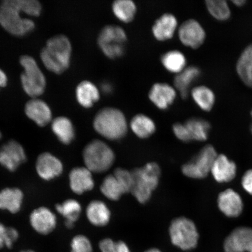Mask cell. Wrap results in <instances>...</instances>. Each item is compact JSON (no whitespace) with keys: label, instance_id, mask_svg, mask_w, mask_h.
<instances>
[{"label":"cell","instance_id":"cell-23","mask_svg":"<svg viewBox=\"0 0 252 252\" xmlns=\"http://www.w3.org/2000/svg\"><path fill=\"white\" fill-rule=\"evenodd\" d=\"M86 214L89 221L97 226L108 224L110 219V212L108 207L100 200L91 201L87 208Z\"/></svg>","mask_w":252,"mask_h":252},{"label":"cell","instance_id":"cell-27","mask_svg":"<svg viewBox=\"0 0 252 252\" xmlns=\"http://www.w3.org/2000/svg\"><path fill=\"white\" fill-rule=\"evenodd\" d=\"M56 209L64 217L66 227L69 229L74 227V222L78 220L82 210L80 203L74 199H68L56 205Z\"/></svg>","mask_w":252,"mask_h":252},{"label":"cell","instance_id":"cell-12","mask_svg":"<svg viewBox=\"0 0 252 252\" xmlns=\"http://www.w3.org/2000/svg\"><path fill=\"white\" fill-rule=\"evenodd\" d=\"M225 252H252V228H236L225 239Z\"/></svg>","mask_w":252,"mask_h":252},{"label":"cell","instance_id":"cell-21","mask_svg":"<svg viewBox=\"0 0 252 252\" xmlns=\"http://www.w3.org/2000/svg\"><path fill=\"white\" fill-rule=\"evenodd\" d=\"M178 27L177 19L171 14H163L158 19L153 27V33L157 40L171 39Z\"/></svg>","mask_w":252,"mask_h":252},{"label":"cell","instance_id":"cell-18","mask_svg":"<svg viewBox=\"0 0 252 252\" xmlns=\"http://www.w3.org/2000/svg\"><path fill=\"white\" fill-rule=\"evenodd\" d=\"M92 173L86 167H78L72 169L69 174L72 191L77 194H82L92 190L94 188Z\"/></svg>","mask_w":252,"mask_h":252},{"label":"cell","instance_id":"cell-5","mask_svg":"<svg viewBox=\"0 0 252 252\" xmlns=\"http://www.w3.org/2000/svg\"><path fill=\"white\" fill-rule=\"evenodd\" d=\"M83 158L86 168L91 172L102 173L111 168L115 156L105 142L94 140L85 147Z\"/></svg>","mask_w":252,"mask_h":252},{"label":"cell","instance_id":"cell-46","mask_svg":"<svg viewBox=\"0 0 252 252\" xmlns=\"http://www.w3.org/2000/svg\"><path fill=\"white\" fill-rule=\"evenodd\" d=\"M251 117L252 118V109L251 112ZM251 130L252 133V125L251 126Z\"/></svg>","mask_w":252,"mask_h":252},{"label":"cell","instance_id":"cell-40","mask_svg":"<svg viewBox=\"0 0 252 252\" xmlns=\"http://www.w3.org/2000/svg\"><path fill=\"white\" fill-rule=\"evenodd\" d=\"M242 185L248 193L252 195V169L245 172L242 177Z\"/></svg>","mask_w":252,"mask_h":252},{"label":"cell","instance_id":"cell-10","mask_svg":"<svg viewBox=\"0 0 252 252\" xmlns=\"http://www.w3.org/2000/svg\"><path fill=\"white\" fill-rule=\"evenodd\" d=\"M178 35L182 44L193 49L199 48L206 39V31L202 25L194 19L181 24L179 27Z\"/></svg>","mask_w":252,"mask_h":252},{"label":"cell","instance_id":"cell-37","mask_svg":"<svg viewBox=\"0 0 252 252\" xmlns=\"http://www.w3.org/2000/svg\"><path fill=\"white\" fill-rule=\"evenodd\" d=\"M71 252H93V246L86 236L79 235L72 239Z\"/></svg>","mask_w":252,"mask_h":252},{"label":"cell","instance_id":"cell-7","mask_svg":"<svg viewBox=\"0 0 252 252\" xmlns=\"http://www.w3.org/2000/svg\"><path fill=\"white\" fill-rule=\"evenodd\" d=\"M169 232L172 244L182 250H191L197 247L199 235L190 219L182 217L173 220Z\"/></svg>","mask_w":252,"mask_h":252},{"label":"cell","instance_id":"cell-33","mask_svg":"<svg viewBox=\"0 0 252 252\" xmlns=\"http://www.w3.org/2000/svg\"><path fill=\"white\" fill-rule=\"evenodd\" d=\"M113 13L120 21L130 23L136 13V5L131 0H117L112 5Z\"/></svg>","mask_w":252,"mask_h":252},{"label":"cell","instance_id":"cell-29","mask_svg":"<svg viewBox=\"0 0 252 252\" xmlns=\"http://www.w3.org/2000/svg\"><path fill=\"white\" fill-rule=\"evenodd\" d=\"M191 141H204L207 139L211 128L210 123L200 118H190L185 123Z\"/></svg>","mask_w":252,"mask_h":252},{"label":"cell","instance_id":"cell-24","mask_svg":"<svg viewBox=\"0 0 252 252\" xmlns=\"http://www.w3.org/2000/svg\"><path fill=\"white\" fill-rule=\"evenodd\" d=\"M75 94L78 102L86 108H91L100 98L98 89L88 81H84L78 84Z\"/></svg>","mask_w":252,"mask_h":252},{"label":"cell","instance_id":"cell-30","mask_svg":"<svg viewBox=\"0 0 252 252\" xmlns=\"http://www.w3.org/2000/svg\"><path fill=\"white\" fill-rule=\"evenodd\" d=\"M130 127L133 133L140 138H146L155 133V123L148 116L139 114L132 119Z\"/></svg>","mask_w":252,"mask_h":252},{"label":"cell","instance_id":"cell-26","mask_svg":"<svg viewBox=\"0 0 252 252\" xmlns=\"http://www.w3.org/2000/svg\"><path fill=\"white\" fill-rule=\"evenodd\" d=\"M53 133L63 144L67 145L73 141L75 130L70 120L66 117H58L53 120L52 124Z\"/></svg>","mask_w":252,"mask_h":252},{"label":"cell","instance_id":"cell-19","mask_svg":"<svg viewBox=\"0 0 252 252\" xmlns=\"http://www.w3.org/2000/svg\"><path fill=\"white\" fill-rule=\"evenodd\" d=\"M211 173L215 180L220 183L231 181L236 174V166L223 154L217 156L214 160Z\"/></svg>","mask_w":252,"mask_h":252},{"label":"cell","instance_id":"cell-42","mask_svg":"<svg viewBox=\"0 0 252 252\" xmlns=\"http://www.w3.org/2000/svg\"><path fill=\"white\" fill-rule=\"evenodd\" d=\"M231 2L236 6V7H242V6H244L246 3H247L246 0H234V1H231Z\"/></svg>","mask_w":252,"mask_h":252},{"label":"cell","instance_id":"cell-8","mask_svg":"<svg viewBox=\"0 0 252 252\" xmlns=\"http://www.w3.org/2000/svg\"><path fill=\"white\" fill-rule=\"evenodd\" d=\"M127 35L122 28L107 25L99 34L97 43L105 56L110 59L121 57L125 53Z\"/></svg>","mask_w":252,"mask_h":252},{"label":"cell","instance_id":"cell-32","mask_svg":"<svg viewBox=\"0 0 252 252\" xmlns=\"http://www.w3.org/2000/svg\"><path fill=\"white\" fill-rule=\"evenodd\" d=\"M161 62L167 70L178 74L187 67V59L179 50H171L162 56Z\"/></svg>","mask_w":252,"mask_h":252},{"label":"cell","instance_id":"cell-16","mask_svg":"<svg viewBox=\"0 0 252 252\" xmlns=\"http://www.w3.org/2000/svg\"><path fill=\"white\" fill-rule=\"evenodd\" d=\"M218 206L220 212L226 216L237 217L241 215L244 204L240 195L229 189L219 194Z\"/></svg>","mask_w":252,"mask_h":252},{"label":"cell","instance_id":"cell-11","mask_svg":"<svg viewBox=\"0 0 252 252\" xmlns=\"http://www.w3.org/2000/svg\"><path fill=\"white\" fill-rule=\"evenodd\" d=\"M26 160L24 149L17 141H9L0 149V164L9 171H15Z\"/></svg>","mask_w":252,"mask_h":252},{"label":"cell","instance_id":"cell-9","mask_svg":"<svg viewBox=\"0 0 252 252\" xmlns=\"http://www.w3.org/2000/svg\"><path fill=\"white\" fill-rule=\"evenodd\" d=\"M217 156L215 149L211 145H207L193 159L182 166V173L190 178H205L211 172Z\"/></svg>","mask_w":252,"mask_h":252},{"label":"cell","instance_id":"cell-31","mask_svg":"<svg viewBox=\"0 0 252 252\" xmlns=\"http://www.w3.org/2000/svg\"><path fill=\"white\" fill-rule=\"evenodd\" d=\"M100 191L106 198L113 201L118 200L123 194L127 193L124 185L113 174L104 179L100 186Z\"/></svg>","mask_w":252,"mask_h":252},{"label":"cell","instance_id":"cell-3","mask_svg":"<svg viewBox=\"0 0 252 252\" xmlns=\"http://www.w3.org/2000/svg\"><path fill=\"white\" fill-rule=\"evenodd\" d=\"M94 130L110 140H117L125 136L127 124L121 110L113 108H103L97 112L94 121Z\"/></svg>","mask_w":252,"mask_h":252},{"label":"cell","instance_id":"cell-20","mask_svg":"<svg viewBox=\"0 0 252 252\" xmlns=\"http://www.w3.org/2000/svg\"><path fill=\"white\" fill-rule=\"evenodd\" d=\"M201 71L196 66H189L177 74L173 80L175 89L183 99H187L191 85L200 76Z\"/></svg>","mask_w":252,"mask_h":252},{"label":"cell","instance_id":"cell-28","mask_svg":"<svg viewBox=\"0 0 252 252\" xmlns=\"http://www.w3.org/2000/svg\"><path fill=\"white\" fill-rule=\"evenodd\" d=\"M191 94L194 102L204 111H211L215 105V94L211 88L207 86L194 87L191 91Z\"/></svg>","mask_w":252,"mask_h":252},{"label":"cell","instance_id":"cell-45","mask_svg":"<svg viewBox=\"0 0 252 252\" xmlns=\"http://www.w3.org/2000/svg\"><path fill=\"white\" fill-rule=\"evenodd\" d=\"M21 252H34L33 251H31V250H27V251H22Z\"/></svg>","mask_w":252,"mask_h":252},{"label":"cell","instance_id":"cell-44","mask_svg":"<svg viewBox=\"0 0 252 252\" xmlns=\"http://www.w3.org/2000/svg\"><path fill=\"white\" fill-rule=\"evenodd\" d=\"M144 252H162L161 251L158 250L157 248H152L150 249V250H147Z\"/></svg>","mask_w":252,"mask_h":252},{"label":"cell","instance_id":"cell-41","mask_svg":"<svg viewBox=\"0 0 252 252\" xmlns=\"http://www.w3.org/2000/svg\"><path fill=\"white\" fill-rule=\"evenodd\" d=\"M7 75L0 68V88L5 87L7 86Z\"/></svg>","mask_w":252,"mask_h":252},{"label":"cell","instance_id":"cell-1","mask_svg":"<svg viewBox=\"0 0 252 252\" xmlns=\"http://www.w3.org/2000/svg\"><path fill=\"white\" fill-rule=\"evenodd\" d=\"M42 5L36 0H6L0 5V25L12 35L23 36L31 32L35 24L21 14L39 17Z\"/></svg>","mask_w":252,"mask_h":252},{"label":"cell","instance_id":"cell-15","mask_svg":"<svg viewBox=\"0 0 252 252\" xmlns=\"http://www.w3.org/2000/svg\"><path fill=\"white\" fill-rule=\"evenodd\" d=\"M27 117L40 127H45L52 121V113L47 104L42 100L33 98L25 105Z\"/></svg>","mask_w":252,"mask_h":252},{"label":"cell","instance_id":"cell-36","mask_svg":"<svg viewBox=\"0 0 252 252\" xmlns=\"http://www.w3.org/2000/svg\"><path fill=\"white\" fill-rule=\"evenodd\" d=\"M99 248L101 252H131L124 242H116L110 238L104 239L100 241Z\"/></svg>","mask_w":252,"mask_h":252},{"label":"cell","instance_id":"cell-4","mask_svg":"<svg viewBox=\"0 0 252 252\" xmlns=\"http://www.w3.org/2000/svg\"><path fill=\"white\" fill-rule=\"evenodd\" d=\"M133 186L131 193L138 202L144 204L150 200L153 191L159 184L160 169L156 162H150L132 171Z\"/></svg>","mask_w":252,"mask_h":252},{"label":"cell","instance_id":"cell-14","mask_svg":"<svg viewBox=\"0 0 252 252\" xmlns=\"http://www.w3.org/2000/svg\"><path fill=\"white\" fill-rule=\"evenodd\" d=\"M30 223L34 230L42 235H48L56 228L57 218L51 210L46 207H40L31 214Z\"/></svg>","mask_w":252,"mask_h":252},{"label":"cell","instance_id":"cell-17","mask_svg":"<svg viewBox=\"0 0 252 252\" xmlns=\"http://www.w3.org/2000/svg\"><path fill=\"white\" fill-rule=\"evenodd\" d=\"M176 97L175 88L165 83H157L151 87L149 93L151 101L158 108L168 109L174 102Z\"/></svg>","mask_w":252,"mask_h":252},{"label":"cell","instance_id":"cell-13","mask_svg":"<svg viewBox=\"0 0 252 252\" xmlns=\"http://www.w3.org/2000/svg\"><path fill=\"white\" fill-rule=\"evenodd\" d=\"M36 170L40 178L49 181L62 174L63 165L58 158L52 154L44 153L37 158Z\"/></svg>","mask_w":252,"mask_h":252},{"label":"cell","instance_id":"cell-39","mask_svg":"<svg viewBox=\"0 0 252 252\" xmlns=\"http://www.w3.org/2000/svg\"><path fill=\"white\" fill-rule=\"evenodd\" d=\"M173 131L175 136L179 140L185 142V143H188V142L191 141L190 134H189L188 129L185 124L176 123V124L173 126Z\"/></svg>","mask_w":252,"mask_h":252},{"label":"cell","instance_id":"cell-47","mask_svg":"<svg viewBox=\"0 0 252 252\" xmlns=\"http://www.w3.org/2000/svg\"><path fill=\"white\" fill-rule=\"evenodd\" d=\"M1 137H2V134H1V131H0V139H1Z\"/></svg>","mask_w":252,"mask_h":252},{"label":"cell","instance_id":"cell-25","mask_svg":"<svg viewBox=\"0 0 252 252\" xmlns=\"http://www.w3.org/2000/svg\"><path fill=\"white\" fill-rule=\"evenodd\" d=\"M236 70L245 85L252 88V43L246 47L239 56Z\"/></svg>","mask_w":252,"mask_h":252},{"label":"cell","instance_id":"cell-35","mask_svg":"<svg viewBox=\"0 0 252 252\" xmlns=\"http://www.w3.org/2000/svg\"><path fill=\"white\" fill-rule=\"evenodd\" d=\"M18 238L19 233L17 229L7 227L0 223V249L5 247L11 249Z\"/></svg>","mask_w":252,"mask_h":252},{"label":"cell","instance_id":"cell-38","mask_svg":"<svg viewBox=\"0 0 252 252\" xmlns=\"http://www.w3.org/2000/svg\"><path fill=\"white\" fill-rule=\"evenodd\" d=\"M113 175L124 185L127 193L131 191L132 186H133V176H132L131 172L125 169L119 168L115 170Z\"/></svg>","mask_w":252,"mask_h":252},{"label":"cell","instance_id":"cell-34","mask_svg":"<svg viewBox=\"0 0 252 252\" xmlns=\"http://www.w3.org/2000/svg\"><path fill=\"white\" fill-rule=\"evenodd\" d=\"M205 2L208 11L216 20L225 21L231 17V9L225 0H207Z\"/></svg>","mask_w":252,"mask_h":252},{"label":"cell","instance_id":"cell-2","mask_svg":"<svg viewBox=\"0 0 252 252\" xmlns=\"http://www.w3.org/2000/svg\"><path fill=\"white\" fill-rule=\"evenodd\" d=\"M71 51V43L67 37L59 34L47 40L41 52L40 58L47 70L60 74L70 66Z\"/></svg>","mask_w":252,"mask_h":252},{"label":"cell","instance_id":"cell-6","mask_svg":"<svg viewBox=\"0 0 252 252\" xmlns=\"http://www.w3.org/2000/svg\"><path fill=\"white\" fill-rule=\"evenodd\" d=\"M20 62L24 68L21 81L25 93L33 98L42 95L45 90L46 78L35 60L25 55L21 57Z\"/></svg>","mask_w":252,"mask_h":252},{"label":"cell","instance_id":"cell-43","mask_svg":"<svg viewBox=\"0 0 252 252\" xmlns=\"http://www.w3.org/2000/svg\"><path fill=\"white\" fill-rule=\"evenodd\" d=\"M102 89L104 92L106 93H109L112 91V87H110L109 84H104L102 86Z\"/></svg>","mask_w":252,"mask_h":252},{"label":"cell","instance_id":"cell-22","mask_svg":"<svg viewBox=\"0 0 252 252\" xmlns=\"http://www.w3.org/2000/svg\"><path fill=\"white\" fill-rule=\"evenodd\" d=\"M24 199L23 191L17 188H7L0 191V209L12 214L20 212Z\"/></svg>","mask_w":252,"mask_h":252}]
</instances>
